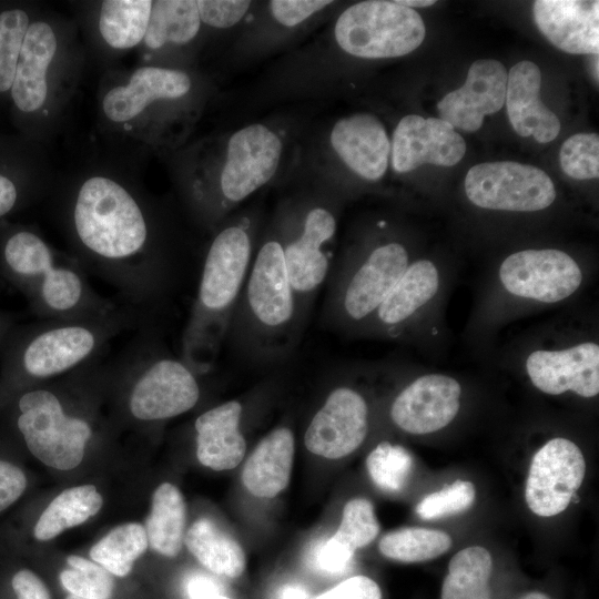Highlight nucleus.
<instances>
[{"label":"nucleus","instance_id":"19","mask_svg":"<svg viewBox=\"0 0 599 599\" xmlns=\"http://www.w3.org/2000/svg\"><path fill=\"white\" fill-rule=\"evenodd\" d=\"M507 71L495 59L476 60L465 83L447 93L438 103L441 120L464 132H475L486 115L498 112L506 99Z\"/></svg>","mask_w":599,"mask_h":599},{"label":"nucleus","instance_id":"28","mask_svg":"<svg viewBox=\"0 0 599 599\" xmlns=\"http://www.w3.org/2000/svg\"><path fill=\"white\" fill-rule=\"evenodd\" d=\"M189 551L214 575L240 577L245 568L241 545L213 520L200 518L184 535Z\"/></svg>","mask_w":599,"mask_h":599},{"label":"nucleus","instance_id":"6","mask_svg":"<svg viewBox=\"0 0 599 599\" xmlns=\"http://www.w3.org/2000/svg\"><path fill=\"white\" fill-rule=\"evenodd\" d=\"M106 365L110 377L125 385V409L136 422L166 420L200 400L202 375L170 353L146 326Z\"/></svg>","mask_w":599,"mask_h":599},{"label":"nucleus","instance_id":"47","mask_svg":"<svg viewBox=\"0 0 599 599\" xmlns=\"http://www.w3.org/2000/svg\"><path fill=\"white\" fill-rule=\"evenodd\" d=\"M12 588L18 599H51L44 582L31 570H19L12 577Z\"/></svg>","mask_w":599,"mask_h":599},{"label":"nucleus","instance_id":"33","mask_svg":"<svg viewBox=\"0 0 599 599\" xmlns=\"http://www.w3.org/2000/svg\"><path fill=\"white\" fill-rule=\"evenodd\" d=\"M152 1L106 0L102 2L99 29L103 40L114 49H130L145 37Z\"/></svg>","mask_w":599,"mask_h":599},{"label":"nucleus","instance_id":"4","mask_svg":"<svg viewBox=\"0 0 599 599\" xmlns=\"http://www.w3.org/2000/svg\"><path fill=\"white\" fill-rule=\"evenodd\" d=\"M301 324L276 231L258 246L226 341L248 363H283L300 342Z\"/></svg>","mask_w":599,"mask_h":599},{"label":"nucleus","instance_id":"11","mask_svg":"<svg viewBox=\"0 0 599 599\" xmlns=\"http://www.w3.org/2000/svg\"><path fill=\"white\" fill-rule=\"evenodd\" d=\"M282 150L280 136L264 124L235 131L227 141L217 189L203 212L219 219L268 183L278 169Z\"/></svg>","mask_w":599,"mask_h":599},{"label":"nucleus","instance_id":"44","mask_svg":"<svg viewBox=\"0 0 599 599\" xmlns=\"http://www.w3.org/2000/svg\"><path fill=\"white\" fill-rule=\"evenodd\" d=\"M332 3L327 0H273L268 8L275 21L293 28Z\"/></svg>","mask_w":599,"mask_h":599},{"label":"nucleus","instance_id":"13","mask_svg":"<svg viewBox=\"0 0 599 599\" xmlns=\"http://www.w3.org/2000/svg\"><path fill=\"white\" fill-rule=\"evenodd\" d=\"M500 284L509 294L540 303H558L582 284L579 264L566 252L530 248L507 256L499 266Z\"/></svg>","mask_w":599,"mask_h":599},{"label":"nucleus","instance_id":"9","mask_svg":"<svg viewBox=\"0 0 599 599\" xmlns=\"http://www.w3.org/2000/svg\"><path fill=\"white\" fill-rule=\"evenodd\" d=\"M336 230L335 213L324 204L297 206L280 219L276 233L304 328L331 273Z\"/></svg>","mask_w":599,"mask_h":599},{"label":"nucleus","instance_id":"7","mask_svg":"<svg viewBox=\"0 0 599 599\" xmlns=\"http://www.w3.org/2000/svg\"><path fill=\"white\" fill-rule=\"evenodd\" d=\"M409 264L408 250L397 241L346 257L331 277L322 324L343 332L364 328Z\"/></svg>","mask_w":599,"mask_h":599},{"label":"nucleus","instance_id":"2","mask_svg":"<svg viewBox=\"0 0 599 599\" xmlns=\"http://www.w3.org/2000/svg\"><path fill=\"white\" fill-rule=\"evenodd\" d=\"M141 326L146 319L120 304L103 315L11 327L0 349L4 377L20 384L54 379L104 356L115 337Z\"/></svg>","mask_w":599,"mask_h":599},{"label":"nucleus","instance_id":"1","mask_svg":"<svg viewBox=\"0 0 599 599\" xmlns=\"http://www.w3.org/2000/svg\"><path fill=\"white\" fill-rule=\"evenodd\" d=\"M71 225L85 273L111 285L121 305L148 318L170 292L174 271L154 243L139 201L114 180L92 176L75 195Z\"/></svg>","mask_w":599,"mask_h":599},{"label":"nucleus","instance_id":"54","mask_svg":"<svg viewBox=\"0 0 599 599\" xmlns=\"http://www.w3.org/2000/svg\"><path fill=\"white\" fill-rule=\"evenodd\" d=\"M202 599H232L225 595H215V596H211V597H206V598H202Z\"/></svg>","mask_w":599,"mask_h":599},{"label":"nucleus","instance_id":"20","mask_svg":"<svg viewBox=\"0 0 599 599\" xmlns=\"http://www.w3.org/2000/svg\"><path fill=\"white\" fill-rule=\"evenodd\" d=\"M343 163L366 181L380 180L389 164L390 140L380 120L370 113L339 119L329 135Z\"/></svg>","mask_w":599,"mask_h":599},{"label":"nucleus","instance_id":"27","mask_svg":"<svg viewBox=\"0 0 599 599\" xmlns=\"http://www.w3.org/2000/svg\"><path fill=\"white\" fill-rule=\"evenodd\" d=\"M295 439L292 429L280 426L270 432L248 456L242 471L245 488L254 496L273 498L284 490L292 471Z\"/></svg>","mask_w":599,"mask_h":599},{"label":"nucleus","instance_id":"8","mask_svg":"<svg viewBox=\"0 0 599 599\" xmlns=\"http://www.w3.org/2000/svg\"><path fill=\"white\" fill-rule=\"evenodd\" d=\"M57 380L55 386L21 392L16 426L37 459L49 467L70 470L81 464L94 428L85 413L70 408L64 375Z\"/></svg>","mask_w":599,"mask_h":599},{"label":"nucleus","instance_id":"26","mask_svg":"<svg viewBox=\"0 0 599 599\" xmlns=\"http://www.w3.org/2000/svg\"><path fill=\"white\" fill-rule=\"evenodd\" d=\"M57 48V35L49 23L29 24L11 87V97L19 110L33 112L43 105L48 95L47 72Z\"/></svg>","mask_w":599,"mask_h":599},{"label":"nucleus","instance_id":"17","mask_svg":"<svg viewBox=\"0 0 599 599\" xmlns=\"http://www.w3.org/2000/svg\"><path fill=\"white\" fill-rule=\"evenodd\" d=\"M465 152V140L447 121L408 114L394 130L389 159L396 173H407L427 163L453 166Z\"/></svg>","mask_w":599,"mask_h":599},{"label":"nucleus","instance_id":"10","mask_svg":"<svg viewBox=\"0 0 599 599\" xmlns=\"http://www.w3.org/2000/svg\"><path fill=\"white\" fill-rule=\"evenodd\" d=\"M420 14L397 1L368 0L346 8L337 18L334 37L346 53L363 59L406 55L424 41Z\"/></svg>","mask_w":599,"mask_h":599},{"label":"nucleus","instance_id":"43","mask_svg":"<svg viewBox=\"0 0 599 599\" xmlns=\"http://www.w3.org/2000/svg\"><path fill=\"white\" fill-rule=\"evenodd\" d=\"M196 3L201 22L219 29L238 23L251 6V1L245 0H199Z\"/></svg>","mask_w":599,"mask_h":599},{"label":"nucleus","instance_id":"32","mask_svg":"<svg viewBox=\"0 0 599 599\" xmlns=\"http://www.w3.org/2000/svg\"><path fill=\"white\" fill-rule=\"evenodd\" d=\"M201 27L197 3L194 0L152 1L145 37L150 49L165 44H185L193 40Z\"/></svg>","mask_w":599,"mask_h":599},{"label":"nucleus","instance_id":"55","mask_svg":"<svg viewBox=\"0 0 599 599\" xmlns=\"http://www.w3.org/2000/svg\"><path fill=\"white\" fill-rule=\"evenodd\" d=\"M65 599H85V598H81L74 595H69Z\"/></svg>","mask_w":599,"mask_h":599},{"label":"nucleus","instance_id":"34","mask_svg":"<svg viewBox=\"0 0 599 599\" xmlns=\"http://www.w3.org/2000/svg\"><path fill=\"white\" fill-rule=\"evenodd\" d=\"M149 542L144 526L126 522L113 528L90 549L92 561L111 575L128 576L134 561L145 552Z\"/></svg>","mask_w":599,"mask_h":599},{"label":"nucleus","instance_id":"42","mask_svg":"<svg viewBox=\"0 0 599 599\" xmlns=\"http://www.w3.org/2000/svg\"><path fill=\"white\" fill-rule=\"evenodd\" d=\"M354 554L355 551L331 537L318 541L307 559L311 568L319 573L338 576L351 568Z\"/></svg>","mask_w":599,"mask_h":599},{"label":"nucleus","instance_id":"15","mask_svg":"<svg viewBox=\"0 0 599 599\" xmlns=\"http://www.w3.org/2000/svg\"><path fill=\"white\" fill-rule=\"evenodd\" d=\"M369 427L365 396L349 385L335 386L311 418L304 434L305 447L314 455L337 459L355 451Z\"/></svg>","mask_w":599,"mask_h":599},{"label":"nucleus","instance_id":"3","mask_svg":"<svg viewBox=\"0 0 599 599\" xmlns=\"http://www.w3.org/2000/svg\"><path fill=\"white\" fill-rule=\"evenodd\" d=\"M253 227L247 217L233 221L206 251L180 345V357L200 375L211 372L226 341L254 255Z\"/></svg>","mask_w":599,"mask_h":599},{"label":"nucleus","instance_id":"14","mask_svg":"<svg viewBox=\"0 0 599 599\" xmlns=\"http://www.w3.org/2000/svg\"><path fill=\"white\" fill-rule=\"evenodd\" d=\"M586 461L571 440H548L532 457L525 487V499L537 516H556L569 506L581 486Z\"/></svg>","mask_w":599,"mask_h":599},{"label":"nucleus","instance_id":"40","mask_svg":"<svg viewBox=\"0 0 599 599\" xmlns=\"http://www.w3.org/2000/svg\"><path fill=\"white\" fill-rule=\"evenodd\" d=\"M560 167L576 180L599 176V136L597 133H577L568 138L559 152Z\"/></svg>","mask_w":599,"mask_h":599},{"label":"nucleus","instance_id":"46","mask_svg":"<svg viewBox=\"0 0 599 599\" xmlns=\"http://www.w3.org/2000/svg\"><path fill=\"white\" fill-rule=\"evenodd\" d=\"M27 487L24 473L16 465L0 460V511L10 507Z\"/></svg>","mask_w":599,"mask_h":599},{"label":"nucleus","instance_id":"16","mask_svg":"<svg viewBox=\"0 0 599 599\" xmlns=\"http://www.w3.org/2000/svg\"><path fill=\"white\" fill-rule=\"evenodd\" d=\"M460 397L461 386L454 377L426 374L415 378L396 395L389 408V417L405 433H435L456 417Z\"/></svg>","mask_w":599,"mask_h":599},{"label":"nucleus","instance_id":"21","mask_svg":"<svg viewBox=\"0 0 599 599\" xmlns=\"http://www.w3.org/2000/svg\"><path fill=\"white\" fill-rule=\"evenodd\" d=\"M532 16L539 31L570 54H598L599 1L537 0Z\"/></svg>","mask_w":599,"mask_h":599},{"label":"nucleus","instance_id":"23","mask_svg":"<svg viewBox=\"0 0 599 599\" xmlns=\"http://www.w3.org/2000/svg\"><path fill=\"white\" fill-rule=\"evenodd\" d=\"M541 72L531 61H520L507 73L506 108L510 124L520 136L539 143L554 141L560 132L558 116L540 99Z\"/></svg>","mask_w":599,"mask_h":599},{"label":"nucleus","instance_id":"30","mask_svg":"<svg viewBox=\"0 0 599 599\" xmlns=\"http://www.w3.org/2000/svg\"><path fill=\"white\" fill-rule=\"evenodd\" d=\"M186 509L177 487L161 484L153 493L145 532L152 550L166 557H175L184 541Z\"/></svg>","mask_w":599,"mask_h":599},{"label":"nucleus","instance_id":"38","mask_svg":"<svg viewBox=\"0 0 599 599\" xmlns=\"http://www.w3.org/2000/svg\"><path fill=\"white\" fill-rule=\"evenodd\" d=\"M378 532L373 504L366 498H354L345 505L339 527L332 537L356 551L372 542Z\"/></svg>","mask_w":599,"mask_h":599},{"label":"nucleus","instance_id":"31","mask_svg":"<svg viewBox=\"0 0 599 599\" xmlns=\"http://www.w3.org/2000/svg\"><path fill=\"white\" fill-rule=\"evenodd\" d=\"M103 505V498L93 485L64 489L43 510L33 535L37 540H51L65 529L79 526L94 516Z\"/></svg>","mask_w":599,"mask_h":599},{"label":"nucleus","instance_id":"49","mask_svg":"<svg viewBox=\"0 0 599 599\" xmlns=\"http://www.w3.org/2000/svg\"><path fill=\"white\" fill-rule=\"evenodd\" d=\"M18 191L14 183L0 174V217L9 213L16 205Z\"/></svg>","mask_w":599,"mask_h":599},{"label":"nucleus","instance_id":"53","mask_svg":"<svg viewBox=\"0 0 599 599\" xmlns=\"http://www.w3.org/2000/svg\"><path fill=\"white\" fill-rule=\"evenodd\" d=\"M590 63L592 69V75L596 78V82L598 83V54L592 55Z\"/></svg>","mask_w":599,"mask_h":599},{"label":"nucleus","instance_id":"51","mask_svg":"<svg viewBox=\"0 0 599 599\" xmlns=\"http://www.w3.org/2000/svg\"><path fill=\"white\" fill-rule=\"evenodd\" d=\"M397 2L407 8H423L435 4L434 0H397Z\"/></svg>","mask_w":599,"mask_h":599},{"label":"nucleus","instance_id":"18","mask_svg":"<svg viewBox=\"0 0 599 599\" xmlns=\"http://www.w3.org/2000/svg\"><path fill=\"white\" fill-rule=\"evenodd\" d=\"M525 368L532 385L548 395L572 392L590 398L599 393V345L595 342L532 351Z\"/></svg>","mask_w":599,"mask_h":599},{"label":"nucleus","instance_id":"22","mask_svg":"<svg viewBox=\"0 0 599 599\" xmlns=\"http://www.w3.org/2000/svg\"><path fill=\"white\" fill-rule=\"evenodd\" d=\"M246 406L231 399L196 417L193 424L199 461L213 470L236 467L244 458L246 440L243 423Z\"/></svg>","mask_w":599,"mask_h":599},{"label":"nucleus","instance_id":"52","mask_svg":"<svg viewBox=\"0 0 599 599\" xmlns=\"http://www.w3.org/2000/svg\"><path fill=\"white\" fill-rule=\"evenodd\" d=\"M516 599H552L550 595L541 590H529L520 593Z\"/></svg>","mask_w":599,"mask_h":599},{"label":"nucleus","instance_id":"39","mask_svg":"<svg viewBox=\"0 0 599 599\" xmlns=\"http://www.w3.org/2000/svg\"><path fill=\"white\" fill-rule=\"evenodd\" d=\"M28 27L29 17L23 10L13 9L0 13V92L12 87Z\"/></svg>","mask_w":599,"mask_h":599},{"label":"nucleus","instance_id":"36","mask_svg":"<svg viewBox=\"0 0 599 599\" xmlns=\"http://www.w3.org/2000/svg\"><path fill=\"white\" fill-rule=\"evenodd\" d=\"M413 466L408 450L384 441L367 456L366 467L373 483L382 490L399 491L406 484Z\"/></svg>","mask_w":599,"mask_h":599},{"label":"nucleus","instance_id":"24","mask_svg":"<svg viewBox=\"0 0 599 599\" xmlns=\"http://www.w3.org/2000/svg\"><path fill=\"white\" fill-rule=\"evenodd\" d=\"M191 87L192 81L184 71L142 67L131 75L128 84L115 87L105 94L103 112L113 122H126L156 100L184 97Z\"/></svg>","mask_w":599,"mask_h":599},{"label":"nucleus","instance_id":"41","mask_svg":"<svg viewBox=\"0 0 599 599\" xmlns=\"http://www.w3.org/2000/svg\"><path fill=\"white\" fill-rule=\"evenodd\" d=\"M476 497L473 483L457 479L449 486L425 496L416 512L422 519H436L455 515L471 507Z\"/></svg>","mask_w":599,"mask_h":599},{"label":"nucleus","instance_id":"37","mask_svg":"<svg viewBox=\"0 0 599 599\" xmlns=\"http://www.w3.org/2000/svg\"><path fill=\"white\" fill-rule=\"evenodd\" d=\"M71 569L60 572V582L70 595L85 599H110L114 588L112 575L102 566L77 555L67 558Z\"/></svg>","mask_w":599,"mask_h":599},{"label":"nucleus","instance_id":"48","mask_svg":"<svg viewBox=\"0 0 599 599\" xmlns=\"http://www.w3.org/2000/svg\"><path fill=\"white\" fill-rule=\"evenodd\" d=\"M185 590L190 599H202L215 595H224L221 583L204 573H195L187 578Z\"/></svg>","mask_w":599,"mask_h":599},{"label":"nucleus","instance_id":"45","mask_svg":"<svg viewBox=\"0 0 599 599\" xmlns=\"http://www.w3.org/2000/svg\"><path fill=\"white\" fill-rule=\"evenodd\" d=\"M313 599H383L379 585L363 575L349 577Z\"/></svg>","mask_w":599,"mask_h":599},{"label":"nucleus","instance_id":"12","mask_svg":"<svg viewBox=\"0 0 599 599\" xmlns=\"http://www.w3.org/2000/svg\"><path fill=\"white\" fill-rule=\"evenodd\" d=\"M465 192L478 207L509 212L540 211L556 199L554 182L545 171L511 161L474 165L466 174Z\"/></svg>","mask_w":599,"mask_h":599},{"label":"nucleus","instance_id":"50","mask_svg":"<svg viewBox=\"0 0 599 599\" xmlns=\"http://www.w3.org/2000/svg\"><path fill=\"white\" fill-rule=\"evenodd\" d=\"M277 599H311L307 590L300 585H285L281 588Z\"/></svg>","mask_w":599,"mask_h":599},{"label":"nucleus","instance_id":"29","mask_svg":"<svg viewBox=\"0 0 599 599\" xmlns=\"http://www.w3.org/2000/svg\"><path fill=\"white\" fill-rule=\"evenodd\" d=\"M494 561L481 546L456 552L440 587V599H494Z\"/></svg>","mask_w":599,"mask_h":599},{"label":"nucleus","instance_id":"25","mask_svg":"<svg viewBox=\"0 0 599 599\" xmlns=\"http://www.w3.org/2000/svg\"><path fill=\"white\" fill-rule=\"evenodd\" d=\"M439 282V271L432 261L410 262L365 328L387 334L399 332L434 298Z\"/></svg>","mask_w":599,"mask_h":599},{"label":"nucleus","instance_id":"35","mask_svg":"<svg viewBox=\"0 0 599 599\" xmlns=\"http://www.w3.org/2000/svg\"><path fill=\"white\" fill-rule=\"evenodd\" d=\"M448 534L422 527H406L386 534L378 544L379 551L388 559L413 564L433 560L448 551Z\"/></svg>","mask_w":599,"mask_h":599},{"label":"nucleus","instance_id":"5","mask_svg":"<svg viewBox=\"0 0 599 599\" xmlns=\"http://www.w3.org/2000/svg\"><path fill=\"white\" fill-rule=\"evenodd\" d=\"M1 257L2 274L24 294L40 319L92 317L120 305L91 286L77 260L60 254L31 231L12 233Z\"/></svg>","mask_w":599,"mask_h":599}]
</instances>
